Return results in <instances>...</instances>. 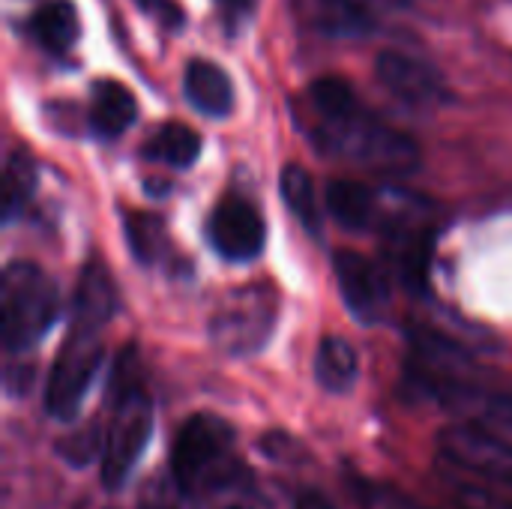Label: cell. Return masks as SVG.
<instances>
[{"label":"cell","mask_w":512,"mask_h":509,"mask_svg":"<svg viewBox=\"0 0 512 509\" xmlns=\"http://www.w3.org/2000/svg\"><path fill=\"white\" fill-rule=\"evenodd\" d=\"M135 509H204V504L183 489V483L174 477L171 468H162L144 483Z\"/></svg>","instance_id":"23"},{"label":"cell","mask_w":512,"mask_h":509,"mask_svg":"<svg viewBox=\"0 0 512 509\" xmlns=\"http://www.w3.org/2000/svg\"><path fill=\"white\" fill-rule=\"evenodd\" d=\"M183 90L192 108H198L204 117H225L234 108V84L210 60H192L183 75Z\"/></svg>","instance_id":"13"},{"label":"cell","mask_w":512,"mask_h":509,"mask_svg":"<svg viewBox=\"0 0 512 509\" xmlns=\"http://www.w3.org/2000/svg\"><path fill=\"white\" fill-rule=\"evenodd\" d=\"M327 210L345 231H369L381 222V198L360 180H333L327 186Z\"/></svg>","instance_id":"14"},{"label":"cell","mask_w":512,"mask_h":509,"mask_svg":"<svg viewBox=\"0 0 512 509\" xmlns=\"http://www.w3.org/2000/svg\"><path fill=\"white\" fill-rule=\"evenodd\" d=\"M153 432V402L144 387L135 351L126 348L117 357L108 390L105 450L99 459V477L108 492L120 489L141 462Z\"/></svg>","instance_id":"2"},{"label":"cell","mask_w":512,"mask_h":509,"mask_svg":"<svg viewBox=\"0 0 512 509\" xmlns=\"http://www.w3.org/2000/svg\"><path fill=\"white\" fill-rule=\"evenodd\" d=\"M354 492H357V501L363 509H426L417 501H411L408 495H402L390 486H381V483H369V480H357Z\"/></svg>","instance_id":"27"},{"label":"cell","mask_w":512,"mask_h":509,"mask_svg":"<svg viewBox=\"0 0 512 509\" xmlns=\"http://www.w3.org/2000/svg\"><path fill=\"white\" fill-rule=\"evenodd\" d=\"M102 330L105 324L99 321L72 318L45 384V411L51 420L72 423L78 417L102 363Z\"/></svg>","instance_id":"5"},{"label":"cell","mask_w":512,"mask_h":509,"mask_svg":"<svg viewBox=\"0 0 512 509\" xmlns=\"http://www.w3.org/2000/svg\"><path fill=\"white\" fill-rule=\"evenodd\" d=\"M276 327V294L264 285L231 291L210 318V339L228 357L258 354Z\"/></svg>","instance_id":"6"},{"label":"cell","mask_w":512,"mask_h":509,"mask_svg":"<svg viewBox=\"0 0 512 509\" xmlns=\"http://www.w3.org/2000/svg\"><path fill=\"white\" fill-rule=\"evenodd\" d=\"M36 192V162L27 150H15L3 171V219L12 222L30 204Z\"/></svg>","instance_id":"21"},{"label":"cell","mask_w":512,"mask_h":509,"mask_svg":"<svg viewBox=\"0 0 512 509\" xmlns=\"http://www.w3.org/2000/svg\"><path fill=\"white\" fill-rule=\"evenodd\" d=\"M138 117L135 96L117 84V81H96L93 84V105H90V123L102 138H120Z\"/></svg>","instance_id":"16"},{"label":"cell","mask_w":512,"mask_h":509,"mask_svg":"<svg viewBox=\"0 0 512 509\" xmlns=\"http://www.w3.org/2000/svg\"><path fill=\"white\" fill-rule=\"evenodd\" d=\"M123 231H126L129 249L138 264H156L168 255V234H165V225L159 222V216L126 213Z\"/></svg>","instance_id":"22"},{"label":"cell","mask_w":512,"mask_h":509,"mask_svg":"<svg viewBox=\"0 0 512 509\" xmlns=\"http://www.w3.org/2000/svg\"><path fill=\"white\" fill-rule=\"evenodd\" d=\"M198 153H201V135L186 123H165L144 144V156L168 168H189L195 165Z\"/></svg>","instance_id":"19"},{"label":"cell","mask_w":512,"mask_h":509,"mask_svg":"<svg viewBox=\"0 0 512 509\" xmlns=\"http://www.w3.org/2000/svg\"><path fill=\"white\" fill-rule=\"evenodd\" d=\"M60 315L54 279L30 264L12 261L0 279V339L9 354L33 351Z\"/></svg>","instance_id":"4"},{"label":"cell","mask_w":512,"mask_h":509,"mask_svg":"<svg viewBox=\"0 0 512 509\" xmlns=\"http://www.w3.org/2000/svg\"><path fill=\"white\" fill-rule=\"evenodd\" d=\"M336 282L348 312L360 324H378L390 312V282L384 267L354 249H342L333 258Z\"/></svg>","instance_id":"10"},{"label":"cell","mask_w":512,"mask_h":509,"mask_svg":"<svg viewBox=\"0 0 512 509\" xmlns=\"http://www.w3.org/2000/svg\"><path fill=\"white\" fill-rule=\"evenodd\" d=\"M450 498L459 509H512L510 495H501L498 486L483 480H468V474L450 468Z\"/></svg>","instance_id":"24"},{"label":"cell","mask_w":512,"mask_h":509,"mask_svg":"<svg viewBox=\"0 0 512 509\" xmlns=\"http://www.w3.org/2000/svg\"><path fill=\"white\" fill-rule=\"evenodd\" d=\"M279 189H282L285 207L297 216V222L309 234H321V210H318V195H315V183L309 171L300 165H288L279 177Z\"/></svg>","instance_id":"20"},{"label":"cell","mask_w":512,"mask_h":509,"mask_svg":"<svg viewBox=\"0 0 512 509\" xmlns=\"http://www.w3.org/2000/svg\"><path fill=\"white\" fill-rule=\"evenodd\" d=\"M360 378V357L354 345L342 336L321 339L315 351V381L327 393H348Z\"/></svg>","instance_id":"17"},{"label":"cell","mask_w":512,"mask_h":509,"mask_svg":"<svg viewBox=\"0 0 512 509\" xmlns=\"http://www.w3.org/2000/svg\"><path fill=\"white\" fill-rule=\"evenodd\" d=\"M102 450H105V426L78 429V432H72L69 438H63V441L57 444V453H60L63 462L72 465V468H87V465H93L96 459H102Z\"/></svg>","instance_id":"26"},{"label":"cell","mask_w":512,"mask_h":509,"mask_svg":"<svg viewBox=\"0 0 512 509\" xmlns=\"http://www.w3.org/2000/svg\"><path fill=\"white\" fill-rule=\"evenodd\" d=\"M423 402L456 414L462 423L486 426L501 435H512V390L486 387L477 375L444 381L423 393Z\"/></svg>","instance_id":"9"},{"label":"cell","mask_w":512,"mask_h":509,"mask_svg":"<svg viewBox=\"0 0 512 509\" xmlns=\"http://www.w3.org/2000/svg\"><path fill=\"white\" fill-rule=\"evenodd\" d=\"M216 509H270L264 504V498L258 492H246V495H234L225 501H216Z\"/></svg>","instance_id":"30"},{"label":"cell","mask_w":512,"mask_h":509,"mask_svg":"<svg viewBox=\"0 0 512 509\" xmlns=\"http://www.w3.org/2000/svg\"><path fill=\"white\" fill-rule=\"evenodd\" d=\"M294 509H336V504H333L327 495H321V492H303V495L297 498Z\"/></svg>","instance_id":"31"},{"label":"cell","mask_w":512,"mask_h":509,"mask_svg":"<svg viewBox=\"0 0 512 509\" xmlns=\"http://www.w3.org/2000/svg\"><path fill=\"white\" fill-rule=\"evenodd\" d=\"M438 453L447 468L512 492V441L507 435L474 423H453L438 435Z\"/></svg>","instance_id":"7"},{"label":"cell","mask_w":512,"mask_h":509,"mask_svg":"<svg viewBox=\"0 0 512 509\" xmlns=\"http://www.w3.org/2000/svg\"><path fill=\"white\" fill-rule=\"evenodd\" d=\"M312 135L327 153L375 171H414L420 162L414 138L387 126L363 105L339 117H318Z\"/></svg>","instance_id":"3"},{"label":"cell","mask_w":512,"mask_h":509,"mask_svg":"<svg viewBox=\"0 0 512 509\" xmlns=\"http://www.w3.org/2000/svg\"><path fill=\"white\" fill-rule=\"evenodd\" d=\"M309 105L315 117H339L360 105L354 87L345 78H318L309 87Z\"/></svg>","instance_id":"25"},{"label":"cell","mask_w":512,"mask_h":509,"mask_svg":"<svg viewBox=\"0 0 512 509\" xmlns=\"http://www.w3.org/2000/svg\"><path fill=\"white\" fill-rule=\"evenodd\" d=\"M141 6H147L150 12H156L159 21L168 24V27H177L180 24V9L171 0H141Z\"/></svg>","instance_id":"29"},{"label":"cell","mask_w":512,"mask_h":509,"mask_svg":"<svg viewBox=\"0 0 512 509\" xmlns=\"http://www.w3.org/2000/svg\"><path fill=\"white\" fill-rule=\"evenodd\" d=\"M378 225L387 234V264L393 276L405 288L423 291L429 252H432V234L423 216V204H414L411 198H399V210L387 213V219H381Z\"/></svg>","instance_id":"8"},{"label":"cell","mask_w":512,"mask_h":509,"mask_svg":"<svg viewBox=\"0 0 512 509\" xmlns=\"http://www.w3.org/2000/svg\"><path fill=\"white\" fill-rule=\"evenodd\" d=\"M255 6H258V0H216V12L231 33H237L252 18Z\"/></svg>","instance_id":"28"},{"label":"cell","mask_w":512,"mask_h":509,"mask_svg":"<svg viewBox=\"0 0 512 509\" xmlns=\"http://www.w3.org/2000/svg\"><path fill=\"white\" fill-rule=\"evenodd\" d=\"M210 243L228 261H252L264 249L267 225L246 195H225L210 216Z\"/></svg>","instance_id":"11"},{"label":"cell","mask_w":512,"mask_h":509,"mask_svg":"<svg viewBox=\"0 0 512 509\" xmlns=\"http://www.w3.org/2000/svg\"><path fill=\"white\" fill-rule=\"evenodd\" d=\"M375 75L399 102L411 108H432L450 99V90L438 75V69L402 51H384L375 60Z\"/></svg>","instance_id":"12"},{"label":"cell","mask_w":512,"mask_h":509,"mask_svg":"<svg viewBox=\"0 0 512 509\" xmlns=\"http://www.w3.org/2000/svg\"><path fill=\"white\" fill-rule=\"evenodd\" d=\"M30 36L48 54H66L78 39V9L72 0H45L27 21Z\"/></svg>","instance_id":"15"},{"label":"cell","mask_w":512,"mask_h":509,"mask_svg":"<svg viewBox=\"0 0 512 509\" xmlns=\"http://www.w3.org/2000/svg\"><path fill=\"white\" fill-rule=\"evenodd\" d=\"M117 312V291L102 264H87L78 276L72 297V318L108 324Z\"/></svg>","instance_id":"18"},{"label":"cell","mask_w":512,"mask_h":509,"mask_svg":"<svg viewBox=\"0 0 512 509\" xmlns=\"http://www.w3.org/2000/svg\"><path fill=\"white\" fill-rule=\"evenodd\" d=\"M168 468L201 504L258 492L249 465L237 453V432L216 414H192L180 426Z\"/></svg>","instance_id":"1"}]
</instances>
